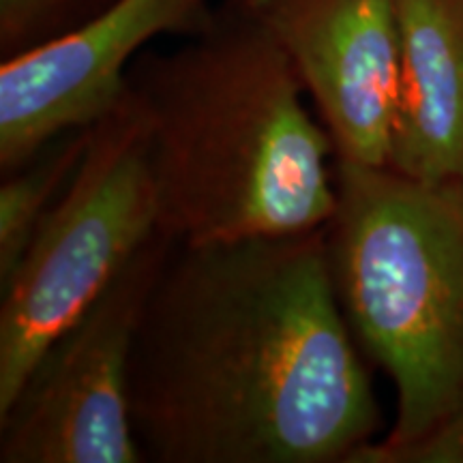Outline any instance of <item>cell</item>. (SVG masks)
Returning <instances> with one entry per match:
<instances>
[{
  "label": "cell",
  "instance_id": "1",
  "mask_svg": "<svg viewBox=\"0 0 463 463\" xmlns=\"http://www.w3.org/2000/svg\"><path fill=\"white\" fill-rule=\"evenodd\" d=\"M129 405L148 463H352L380 412L326 225L176 242L137 328Z\"/></svg>",
  "mask_w": 463,
  "mask_h": 463
},
{
  "label": "cell",
  "instance_id": "2",
  "mask_svg": "<svg viewBox=\"0 0 463 463\" xmlns=\"http://www.w3.org/2000/svg\"><path fill=\"white\" fill-rule=\"evenodd\" d=\"M140 108L159 230L200 245L292 236L331 222L335 146L297 69L249 0H225L183 48L142 52Z\"/></svg>",
  "mask_w": 463,
  "mask_h": 463
},
{
  "label": "cell",
  "instance_id": "3",
  "mask_svg": "<svg viewBox=\"0 0 463 463\" xmlns=\"http://www.w3.org/2000/svg\"><path fill=\"white\" fill-rule=\"evenodd\" d=\"M335 297L397 392L389 438L352 463L463 461V181L335 159Z\"/></svg>",
  "mask_w": 463,
  "mask_h": 463
},
{
  "label": "cell",
  "instance_id": "4",
  "mask_svg": "<svg viewBox=\"0 0 463 463\" xmlns=\"http://www.w3.org/2000/svg\"><path fill=\"white\" fill-rule=\"evenodd\" d=\"M159 230V204L140 108L125 92L92 125L89 148L0 286V410L34 363Z\"/></svg>",
  "mask_w": 463,
  "mask_h": 463
},
{
  "label": "cell",
  "instance_id": "5",
  "mask_svg": "<svg viewBox=\"0 0 463 463\" xmlns=\"http://www.w3.org/2000/svg\"><path fill=\"white\" fill-rule=\"evenodd\" d=\"M174 245L155 232L48 345L0 410V463H144L131 422V356Z\"/></svg>",
  "mask_w": 463,
  "mask_h": 463
},
{
  "label": "cell",
  "instance_id": "6",
  "mask_svg": "<svg viewBox=\"0 0 463 463\" xmlns=\"http://www.w3.org/2000/svg\"><path fill=\"white\" fill-rule=\"evenodd\" d=\"M213 11V0H114L62 37L3 61L0 174L20 170L61 133L101 120L146 43L161 34L191 37Z\"/></svg>",
  "mask_w": 463,
  "mask_h": 463
},
{
  "label": "cell",
  "instance_id": "7",
  "mask_svg": "<svg viewBox=\"0 0 463 463\" xmlns=\"http://www.w3.org/2000/svg\"><path fill=\"white\" fill-rule=\"evenodd\" d=\"M289 56L335 159L386 167L399 101L392 0H249Z\"/></svg>",
  "mask_w": 463,
  "mask_h": 463
},
{
  "label": "cell",
  "instance_id": "8",
  "mask_svg": "<svg viewBox=\"0 0 463 463\" xmlns=\"http://www.w3.org/2000/svg\"><path fill=\"white\" fill-rule=\"evenodd\" d=\"M402 71L391 170L463 181V0H392Z\"/></svg>",
  "mask_w": 463,
  "mask_h": 463
},
{
  "label": "cell",
  "instance_id": "9",
  "mask_svg": "<svg viewBox=\"0 0 463 463\" xmlns=\"http://www.w3.org/2000/svg\"><path fill=\"white\" fill-rule=\"evenodd\" d=\"M90 127L61 133L0 183V286L24 258L43 217L61 198L90 140Z\"/></svg>",
  "mask_w": 463,
  "mask_h": 463
},
{
  "label": "cell",
  "instance_id": "10",
  "mask_svg": "<svg viewBox=\"0 0 463 463\" xmlns=\"http://www.w3.org/2000/svg\"><path fill=\"white\" fill-rule=\"evenodd\" d=\"M114 0H0V56L7 61L82 26Z\"/></svg>",
  "mask_w": 463,
  "mask_h": 463
}]
</instances>
